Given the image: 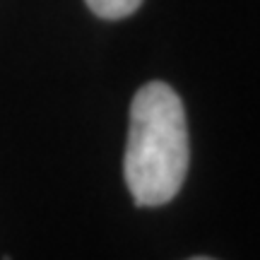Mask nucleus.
<instances>
[{
  "label": "nucleus",
  "mask_w": 260,
  "mask_h": 260,
  "mask_svg": "<svg viewBox=\"0 0 260 260\" xmlns=\"http://www.w3.org/2000/svg\"><path fill=\"white\" fill-rule=\"evenodd\" d=\"M188 125L183 102L167 82L140 87L130 106L123 176L135 205L159 207L178 195L188 174Z\"/></svg>",
  "instance_id": "nucleus-1"
},
{
  "label": "nucleus",
  "mask_w": 260,
  "mask_h": 260,
  "mask_svg": "<svg viewBox=\"0 0 260 260\" xmlns=\"http://www.w3.org/2000/svg\"><path fill=\"white\" fill-rule=\"evenodd\" d=\"M84 3L102 19H123L142 5V0H84Z\"/></svg>",
  "instance_id": "nucleus-2"
},
{
  "label": "nucleus",
  "mask_w": 260,
  "mask_h": 260,
  "mask_svg": "<svg viewBox=\"0 0 260 260\" xmlns=\"http://www.w3.org/2000/svg\"><path fill=\"white\" fill-rule=\"evenodd\" d=\"M188 260H214V258H205V255H195V258H188Z\"/></svg>",
  "instance_id": "nucleus-3"
}]
</instances>
